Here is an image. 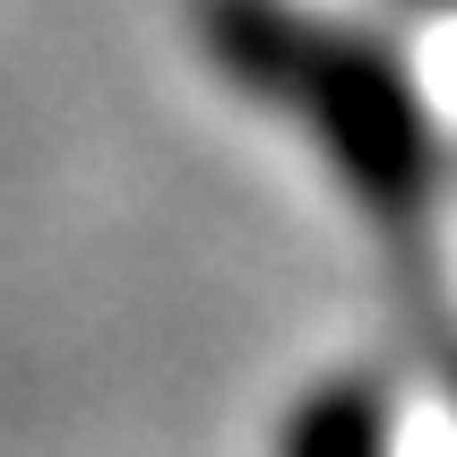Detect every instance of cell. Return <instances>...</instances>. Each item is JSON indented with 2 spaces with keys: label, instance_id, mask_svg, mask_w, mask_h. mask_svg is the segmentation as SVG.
Segmentation results:
<instances>
[{
  "label": "cell",
  "instance_id": "1",
  "mask_svg": "<svg viewBox=\"0 0 457 457\" xmlns=\"http://www.w3.org/2000/svg\"><path fill=\"white\" fill-rule=\"evenodd\" d=\"M277 44L285 61H251V70L311 121L320 155L388 216L423 207V190L440 181V121L423 104V87L380 44H354V35H337L303 9L277 18Z\"/></svg>",
  "mask_w": 457,
  "mask_h": 457
},
{
  "label": "cell",
  "instance_id": "2",
  "mask_svg": "<svg viewBox=\"0 0 457 457\" xmlns=\"http://www.w3.org/2000/svg\"><path fill=\"white\" fill-rule=\"evenodd\" d=\"M268 457H414L406 449V397L380 371H328L303 397H285Z\"/></svg>",
  "mask_w": 457,
  "mask_h": 457
},
{
  "label": "cell",
  "instance_id": "3",
  "mask_svg": "<svg viewBox=\"0 0 457 457\" xmlns=\"http://www.w3.org/2000/svg\"><path fill=\"white\" fill-rule=\"evenodd\" d=\"M449 457H457V423H449Z\"/></svg>",
  "mask_w": 457,
  "mask_h": 457
},
{
  "label": "cell",
  "instance_id": "4",
  "mask_svg": "<svg viewBox=\"0 0 457 457\" xmlns=\"http://www.w3.org/2000/svg\"><path fill=\"white\" fill-rule=\"evenodd\" d=\"M440 9H457V0H440Z\"/></svg>",
  "mask_w": 457,
  "mask_h": 457
}]
</instances>
